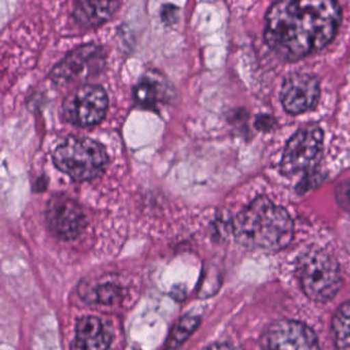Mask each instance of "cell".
<instances>
[{
    "label": "cell",
    "mask_w": 350,
    "mask_h": 350,
    "mask_svg": "<svg viewBox=\"0 0 350 350\" xmlns=\"http://www.w3.org/2000/svg\"><path fill=\"white\" fill-rule=\"evenodd\" d=\"M104 55L101 46L85 44L69 52L51 71V79L64 85L89 77L103 66Z\"/></svg>",
    "instance_id": "ba28073f"
},
{
    "label": "cell",
    "mask_w": 350,
    "mask_h": 350,
    "mask_svg": "<svg viewBox=\"0 0 350 350\" xmlns=\"http://www.w3.org/2000/svg\"><path fill=\"white\" fill-rule=\"evenodd\" d=\"M292 218L282 206L259 196L233 220V233L241 245L264 251H280L293 239Z\"/></svg>",
    "instance_id": "7a4b0ae2"
},
{
    "label": "cell",
    "mask_w": 350,
    "mask_h": 350,
    "mask_svg": "<svg viewBox=\"0 0 350 350\" xmlns=\"http://www.w3.org/2000/svg\"><path fill=\"white\" fill-rule=\"evenodd\" d=\"M341 19V7L331 0L278 1L266 15L264 36L280 58L297 61L327 46Z\"/></svg>",
    "instance_id": "6da1fadb"
},
{
    "label": "cell",
    "mask_w": 350,
    "mask_h": 350,
    "mask_svg": "<svg viewBox=\"0 0 350 350\" xmlns=\"http://www.w3.org/2000/svg\"><path fill=\"white\" fill-rule=\"evenodd\" d=\"M55 165L75 180L83 182L101 175L108 163L103 145L81 137H68L53 153Z\"/></svg>",
    "instance_id": "3957f363"
},
{
    "label": "cell",
    "mask_w": 350,
    "mask_h": 350,
    "mask_svg": "<svg viewBox=\"0 0 350 350\" xmlns=\"http://www.w3.org/2000/svg\"><path fill=\"white\" fill-rule=\"evenodd\" d=\"M200 325V319L191 315L181 317L174 325L169 338H167V350H177Z\"/></svg>",
    "instance_id": "9a60e30c"
},
{
    "label": "cell",
    "mask_w": 350,
    "mask_h": 350,
    "mask_svg": "<svg viewBox=\"0 0 350 350\" xmlns=\"http://www.w3.org/2000/svg\"><path fill=\"white\" fill-rule=\"evenodd\" d=\"M46 218L50 230L64 241L77 239L87 225L81 206L65 196H54L48 202Z\"/></svg>",
    "instance_id": "9c48e42d"
},
{
    "label": "cell",
    "mask_w": 350,
    "mask_h": 350,
    "mask_svg": "<svg viewBox=\"0 0 350 350\" xmlns=\"http://www.w3.org/2000/svg\"><path fill=\"white\" fill-rule=\"evenodd\" d=\"M111 332L99 317H85L77 323L71 350H107Z\"/></svg>",
    "instance_id": "8fae6325"
},
{
    "label": "cell",
    "mask_w": 350,
    "mask_h": 350,
    "mask_svg": "<svg viewBox=\"0 0 350 350\" xmlns=\"http://www.w3.org/2000/svg\"><path fill=\"white\" fill-rule=\"evenodd\" d=\"M204 350H237L232 346L228 344H214L211 345L210 347L206 348Z\"/></svg>",
    "instance_id": "ac0fdd59"
},
{
    "label": "cell",
    "mask_w": 350,
    "mask_h": 350,
    "mask_svg": "<svg viewBox=\"0 0 350 350\" xmlns=\"http://www.w3.org/2000/svg\"><path fill=\"white\" fill-rule=\"evenodd\" d=\"M120 3L116 1H77L73 17L83 26L101 25L116 11Z\"/></svg>",
    "instance_id": "4fadbf2b"
},
{
    "label": "cell",
    "mask_w": 350,
    "mask_h": 350,
    "mask_svg": "<svg viewBox=\"0 0 350 350\" xmlns=\"http://www.w3.org/2000/svg\"><path fill=\"white\" fill-rule=\"evenodd\" d=\"M319 95V83L314 75L293 73L286 77L282 83L280 100L288 113L297 116L315 106Z\"/></svg>",
    "instance_id": "30bf717a"
},
{
    "label": "cell",
    "mask_w": 350,
    "mask_h": 350,
    "mask_svg": "<svg viewBox=\"0 0 350 350\" xmlns=\"http://www.w3.org/2000/svg\"><path fill=\"white\" fill-rule=\"evenodd\" d=\"M334 343L337 350H350V300L336 311L332 321Z\"/></svg>",
    "instance_id": "5bb4252c"
},
{
    "label": "cell",
    "mask_w": 350,
    "mask_h": 350,
    "mask_svg": "<svg viewBox=\"0 0 350 350\" xmlns=\"http://www.w3.org/2000/svg\"><path fill=\"white\" fill-rule=\"evenodd\" d=\"M171 97L169 81L157 71L145 73L134 89L135 101L147 109L157 110L161 104H165Z\"/></svg>",
    "instance_id": "7c38bea8"
},
{
    "label": "cell",
    "mask_w": 350,
    "mask_h": 350,
    "mask_svg": "<svg viewBox=\"0 0 350 350\" xmlns=\"http://www.w3.org/2000/svg\"><path fill=\"white\" fill-rule=\"evenodd\" d=\"M336 196H337L340 206L350 213V182L340 184L339 187L337 188Z\"/></svg>",
    "instance_id": "2e32d148"
},
{
    "label": "cell",
    "mask_w": 350,
    "mask_h": 350,
    "mask_svg": "<svg viewBox=\"0 0 350 350\" xmlns=\"http://www.w3.org/2000/svg\"><path fill=\"white\" fill-rule=\"evenodd\" d=\"M274 120L270 116H261L256 120V128L258 130L268 131L273 126Z\"/></svg>",
    "instance_id": "e0dca14e"
},
{
    "label": "cell",
    "mask_w": 350,
    "mask_h": 350,
    "mask_svg": "<svg viewBox=\"0 0 350 350\" xmlns=\"http://www.w3.org/2000/svg\"><path fill=\"white\" fill-rule=\"evenodd\" d=\"M323 149V130L317 124L304 126L286 143L280 172L284 175H296L308 171L321 161Z\"/></svg>",
    "instance_id": "5b68a950"
},
{
    "label": "cell",
    "mask_w": 350,
    "mask_h": 350,
    "mask_svg": "<svg viewBox=\"0 0 350 350\" xmlns=\"http://www.w3.org/2000/svg\"><path fill=\"white\" fill-rule=\"evenodd\" d=\"M298 275L305 294L317 302L329 301L341 288L339 265L323 250H311L300 258Z\"/></svg>",
    "instance_id": "277c9868"
},
{
    "label": "cell",
    "mask_w": 350,
    "mask_h": 350,
    "mask_svg": "<svg viewBox=\"0 0 350 350\" xmlns=\"http://www.w3.org/2000/svg\"><path fill=\"white\" fill-rule=\"evenodd\" d=\"M262 350H319V346L310 327L300 321L282 319L266 329Z\"/></svg>",
    "instance_id": "52a82bcc"
},
{
    "label": "cell",
    "mask_w": 350,
    "mask_h": 350,
    "mask_svg": "<svg viewBox=\"0 0 350 350\" xmlns=\"http://www.w3.org/2000/svg\"><path fill=\"white\" fill-rule=\"evenodd\" d=\"M107 109V94L97 85H81L73 90L63 102V113L75 126L99 124L105 118Z\"/></svg>",
    "instance_id": "8992f818"
}]
</instances>
